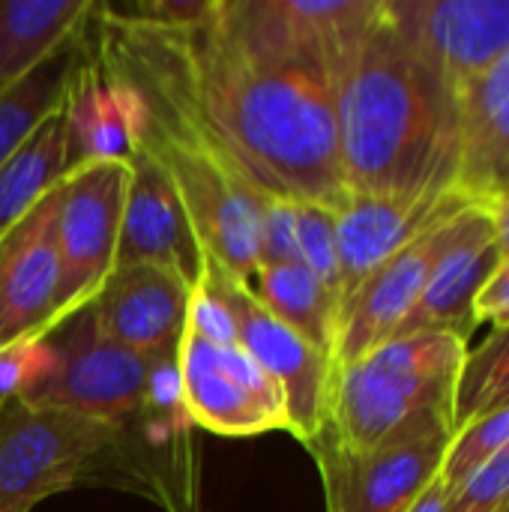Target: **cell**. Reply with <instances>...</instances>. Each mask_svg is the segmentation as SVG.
<instances>
[{
  "mask_svg": "<svg viewBox=\"0 0 509 512\" xmlns=\"http://www.w3.org/2000/svg\"><path fill=\"white\" fill-rule=\"evenodd\" d=\"M216 9L195 27H153L93 3L84 48L162 126L210 150L267 201L339 213L351 192L333 78L249 51L219 24Z\"/></svg>",
  "mask_w": 509,
  "mask_h": 512,
  "instance_id": "6da1fadb",
  "label": "cell"
},
{
  "mask_svg": "<svg viewBox=\"0 0 509 512\" xmlns=\"http://www.w3.org/2000/svg\"><path fill=\"white\" fill-rule=\"evenodd\" d=\"M351 195H423L459 186V102L393 24L387 0L333 84Z\"/></svg>",
  "mask_w": 509,
  "mask_h": 512,
  "instance_id": "7a4b0ae2",
  "label": "cell"
},
{
  "mask_svg": "<svg viewBox=\"0 0 509 512\" xmlns=\"http://www.w3.org/2000/svg\"><path fill=\"white\" fill-rule=\"evenodd\" d=\"M468 342L444 330L390 339L333 369L330 420L321 435L351 453L378 450L438 417H450Z\"/></svg>",
  "mask_w": 509,
  "mask_h": 512,
  "instance_id": "3957f363",
  "label": "cell"
},
{
  "mask_svg": "<svg viewBox=\"0 0 509 512\" xmlns=\"http://www.w3.org/2000/svg\"><path fill=\"white\" fill-rule=\"evenodd\" d=\"M198 477V441L183 399L177 351L156 354L144 405L111 426V441L87 468L84 483L129 489L165 512H201Z\"/></svg>",
  "mask_w": 509,
  "mask_h": 512,
  "instance_id": "277c9868",
  "label": "cell"
},
{
  "mask_svg": "<svg viewBox=\"0 0 509 512\" xmlns=\"http://www.w3.org/2000/svg\"><path fill=\"white\" fill-rule=\"evenodd\" d=\"M135 150H144L177 189L207 261L231 279L246 282L261 264V234L270 201L210 150L162 126L147 108Z\"/></svg>",
  "mask_w": 509,
  "mask_h": 512,
  "instance_id": "5b68a950",
  "label": "cell"
},
{
  "mask_svg": "<svg viewBox=\"0 0 509 512\" xmlns=\"http://www.w3.org/2000/svg\"><path fill=\"white\" fill-rule=\"evenodd\" d=\"M57 330H63V336L51 330L42 339L48 345V360L18 399L108 426L129 420L147 399L153 357L102 339L90 309H81Z\"/></svg>",
  "mask_w": 509,
  "mask_h": 512,
  "instance_id": "8992f818",
  "label": "cell"
},
{
  "mask_svg": "<svg viewBox=\"0 0 509 512\" xmlns=\"http://www.w3.org/2000/svg\"><path fill=\"white\" fill-rule=\"evenodd\" d=\"M108 441V423L12 396L0 408V512H33L45 498L84 483Z\"/></svg>",
  "mask_w": 509,
  "mask_h": 512,
  "instance_id": "52a82bcc",
  "label": "cell"
},
{
  "mask_svg": "<svg viewBox=\"0 0 509 512\" xmlns=\"http://www.w3.org/2000/svg\"><path fill=\"white\" fill-rule=\"evenodd\" d=\"M129 162H87L66 174L57 198V327L87 309L117 264ZM54 327V330H57Z\"/></svg>",
  "mask_w": 509,
  "mask_h": 512,
  "instance_id": "ba28073f",
  "label": "cell"
},
{
  "mask_svg": "<svg viewBox=\"0 0 509 512\" xmlns=\"http://www.w3.org/2000/svg\"><path fill=\"white\" fill-rule=\"evenodd\" d=\"M381 0H219V24L249 51L336 75L375 21Z\"/></svg>",
  "mask_w": 509,
  "mask_h": 512,
  "instance_id": "9c48e42d",
  "label": "cell"
},
{
  "mask_svg": "<svg viewBox=\"0 0 509 512\" xmlns=\"http://www.w3.org/2000/svg\"><path fill=\"white\" fill-rule=\"evenodd\" d=\"M453 435L450 417H438L369 453L342 450L321 435L309 444V453L321 471L327 512H408L441 474Z\"/></svg>",
  "mask_w": 509,
  "mask_h": 512,
  "instance_id": "30bf717a",
  "label": "cell"
},
{
  "mask_svg": "<svg viewBox=\"0 0 509 512\" xmlns=\"http://www.w3.org/2000/svg\"><path fill=\"white\" fill-rule=\"evenodd\" d=\"M204 279L225 300L237 327V345L282 387L291 435L306 447L321 438L330 420L333 357L276 321L243 282L207 261Z\"/></svg>",
  "mask_w": 509,
  "mask_h": 512,
  "instance_id": "8fae6325",
  "label": "cell"
},
{
  "mask_svg": "<svg viewBox=\"0 0 509 512\" xmlns=\"http://www.w3.org/2000/svg\"><path fill=\"white\" fill-rule=\"evenodd\" d=\"M177 360L195 429L219 438L291 432L282 387L240 345H210L186 333Z\"/></svg>",
  "mask_w": 509,
  "mask_h": 512,
  "instance_id": "7c38bea8",
  "label": "cell"
},
{
  "mask_svg": "<svg viewBox=\"0 0 509 512\" xmlns=\"http://www.w3.org/2000/svg\"><path fill=\"white\" fill-rule=\"evenodd\" d=\"M393 24L456 102L509 51V0H387Z\"/></svg>",
  "mask_w": 509,
  "mask_h": 512,
  "instance_id": "4fadbf2b",
  "label": "cell"
},
{
  "mask_svg": "<svg viewBox=\"0 0 509 512\" xmlns=\"http://www.w3.org/2000/svg\"><path fill=\"white\" fill-rule=\"evenodd\" d=\"M477 204L465 189L423 192V195H351L336 213V261L339 315L360 291V285L393 255L411 246L438 222ZM339 327V318H336Z\"/></svg>",
  "mask_w": 509,
  "mask_h": 512,
  "instance_id": "5bb4252c",
  "label": "cell"
},
{
  "mask_svg": "<svg viewBox=\"0 0 509 512\" xmlns=\"http://www.w3.org/2000/svg\"><path fill=\"white\" fill-rule=\"evenodd\" d=\"M57 192L0 234V351L42 342L57 327Z\"/></svg>",
  "mask_w": 509,
  "mask_h": 512,
  "instance_id": "9a60e30c",
  "label": "cell"
},
{
  "mask_svg": "<svg viewBox=\"0 0 509 512\" xmlns=\"http://www.w3.org/2000/svg\"><path fill=\"white\" fill-rule=\"evenodd\" d=\"M462 213L429 228L423 237H417L411 246H405L399 255H393L387 264H381L360 285V291L351 297V303L339 315L336 345H333V369L360 360L363 354H369L372 348H378L396 336V330L405 324V318L420 303L441 255L447 252V246L456 234Z\"/></svg>",
  "mask_w": 509,
  "mask_h": 512,
  "instance_id": "2e32d148",
  "label": "cell"
},
{
  "mask_svg": "<svg viewBox=\"0 0 509 512\" xmlns=\"http://www.w3.org/2000/svg\"><path fill=\"white\" fill-rule=\"evenodd\" d=\"M132 264L162 267L189 288H195L207 270V252L177 189L144 150H135L129 159V189L114 267Z\"/></svg>",
  "mask_w": 509,
  "mask_h": 512,
  "instance_id": "e0dca14e",
  "label": "cell"
},
{
  "mask_svg": "<svg viewBox=\"0 0 509 512\" xmlns=\"http://www.w3.org/2000/svg\"><path fill=\"white\" fill-rule=\"evenodd\" d=\"M192 288L153 264L114 267L93 297L90 318L102 339L144 357L174 354L186 336Z\"/></svg>",
  "mask_w": 509,
  "mask_h": 512,
  "instance_id": "ac0fdd59",
  "label": "cell"
},
{
  "mask_svg": "<svg viewBox=\"0 0 509 512\" xmlns=\"http://www.w3.org/2000/svg\"><path fill=\"white\" fill-rule=\"evenodd\" d=\"M501 264V249L495 237V225L486 213V207L477 201L471 204L456 225V234L441 255L420 303L405 318V324L396 330L399 336H414L426 330H444L459 336L462 342L471 339L477 330L474 318V300Z\"/></svg>",
  "mask_w": 509,
  "mask_h": 512,
  "instance_id": "d6986e66",
  "label": "cell"
},
{
  "mask_svg": "<svg viewBox=\"0 0 509 512\" xmlns=\"http://www.w3.org/2000/svg\"><path fill=\"white\" fill-rule=\"evenodd\" d=\"M63 114L69 132L72 171L87 162L132 159L144 108L126 84L105 75L87 57V48L63 99Z\"/></svg>",
  "mask_w": 509,
  "mask_h": 512,
  "instance_id": "ffe728a7",
  "label": "cell"
},
{
  "mask_svg": "<svg viewBox=\"0 0 509 512\" xmlns=\"http://www.w3.org/2000/svg\"><path fill=\"white\" fill-rule=\"evenodd\" d=\"M459 189L474 201L509 186V51L462 99Z\"/></svg>",
  "mask_w": 509,
  "mask_h": 512,
  "instance_id": "44dd1931",
  "label": "cell"
},
{
  "mask_svg": "<svg viewBox=\"0 0 509 512\" xmlns=\"http://www.w3.org/2000/svg\"><path fill=\"white\" fill-rule=\"evenodd\" d=\"M93 0H0V90L78 39Z\"/></svg>",
  "mask_w": 509,
  "mask_h": 512,
  "instance_id": "7402d4cb",
  "label": "cell"
},
{
  "mask_svg": "<svg viewBox=\"0 0 509 512\" xmlns=\"http://www.w3.org/2000/svg\"><path fill=\"white\" fill-rule=\"evenodd\" d=\"M246 291L285 327L333 357L336 297L303 264H258L243 282Z\"/></svg>",
  "mask_w": 509,
  "mask_h": 512,
  "instance_id": "603a6c76",
  "label": "cell"
},
{
  "mask_svg": "<svg viewBox=\"0 0 509 512\" xmlns=\"http://www.w3.org/2000/svg\"><path fill=\"white\" fill-rule=\"evenodd\" d=\"M72 171L63 105L0 165V234L27 216Z\"/></svg>",
  "mask_w": 509,
  "mask_h": 512,
  "instance_id": "cb8c5ba5",
  "label": "cell"
},
{
  "mask_svg": "<svg viewBox=\"0 0 509 512\" xmlns=\"http://www.w3.org/2000/svg\"><path fill=\"white\" fill-rule=\"evenodd\" d=\"M81 60H84V33L69 45H63L30 75L0 90V165L63 105Z\"/></svg>",
  "mask_w": 509,
  "mask_h": 512,
  "instance_id": "d4e9b609",
  "label": "cell"
},
{
  "mask_svg": "<svg viewBox=\"0 0 509 512\" xmlns=\"http://www.w3.org/2000/svg\"><path fill=\"white\" fill-rule=\"evenodd\" d=\"M504 408H509V327L492 330L477 348L465 351L450 405L453 432Z\"/></svg>",
  "mask_w": 509,
  "mask_h": 512,
  "instance_id": "484cf974",
  "label": "cell"
},
{
  "mask_svg": "<svg viewBox=\"0 0 509 512\" xmlns=\"http://www.w3.org/2000/svg\"><path fill=\"white\" fill-rule=\"evenodd\" d=\"M501 450H509V408L489 414L453 435V444L441 468V480L447 483V489H453Z\"/></svg>",
  "mask_w": 509,
  "mask_h": 512,
  "instance_id": "4316f807",
  "label": "cell"
},
{
  "mask_svg": "<svg viewBox=\"0 0 509 512\" xmlns=\"http://www.w3.org/2000/svg\"><path fill=\"white\" fill-rule=\"evenodd\" d=\"M297 258L336 297V288H339L336 210L321 207V204H297ZM336 318H339V309H336Z\"/></svg>",
  "mask_w": 509,
  "mask_h": 512,
  "instance_id": "83f0119b",
  "label": "cell"
},
{
  "mask_svg": "<svg viewBox=\"0 0 509 512\" xmlns=\"http://www.w3.org/2000/svg\"><path fill=\"white\" fill-rule=\"evenodd\" d=\"M108 12L153 24V27H195L207 21L216 9V0H135V3H102Z\"/></svg>",
  "mask_w": 509,
  "mask_h": 512,
  "instance_id": "f1b7e54d",
  "label": "cell"
},
{
  "mask_svg": "<svg viewBox=\"0 0 509 512\" xmlns=\"http://www.w3.org/2000/svg\"><path fill=\"white\" fill-rule=\"evenodd\" d=\"M186 333L210 342V345H237V327L231 318V309L225 300L210 288L207 279H201L192 288L189 297V315H186Z\"/></svg>",
  "mask_w": 509,
  "mask_h": 512,
  "instance_id": "f546056e",
  "label": "cell"
},
{
  "mask_svg": "<svg viewBox=\"0 0 509 512\" xmlns=\"http://www.w3.org/2000/svg\"><path fill=\"white\" fill-rule=\"evenodd\" d=\"M48 360V345L33 342V345H18L9 351H0V408L18 396L45 366Z\"/></svg>",
  "mask_w": 509,
  "mask_h": 512,
  "instance_id": "4dcf8cb0",
  "label": "cell"
},
{
  "mask_svg": "<svg viewBox=\"0 0 509 512\" xmlns=\"http://www.w3.org/2000/svg\"><path fill=\"white\" fill-rule=\"evenodd\" d=\"M474 318L477 324H492V330L509 327V261H501L483 291L474 300Z\"/></svg>",
  "mask_w": 509,
  "mask_h": 512,
  "instance_id": "1f68e13d",
  "label": "cell"
},
{
  "mask_svg": "<svg viewBox=\"0 0 509 512\" xmlns=\"http://www.w3.org/2000/svg\"><path fill=\"white\" fill-rule=\"evenodd\" d=\"M495 225V237H498V249H501V261H509V186L498 189L492 195H486L480 201Z\"/></svg>",
  "mask_w": 509,
  "mask_h": 512,
  "instance_id": "d6a6232c",
  "label": "cell"
},
{
  "mask_svg": "<svg viewBox=\"0 0 509 512\" xmlns=\"http://www.w3.org/2000/svg\"><path fill=\"white\" fill-rule=\"evenodd\" d=\"M447 504H450V489L447 483L441 480V474L423 489V495L408 507V512H447Z\"/></svg>",
  "mask_w": 509,
  "mask_h": 512,
  "instance_id": "836d02e7",
  "label": "cell"
},
{
  "mask_svg": "<svg viewBox=\"0 0 509 512\" xmlns=\"http://www.w3.org/2000/svg\"><path fill=\"white\" fill-rule=\"evenodd\" d=\"M501 512H509V504H507V507H504V510H501Z\"/></svg>",
  "mask_w": 509,
  "mask_h": 512,
  "instance_id": "e575fe53",
  "label": "cell"
}]
</instances>
